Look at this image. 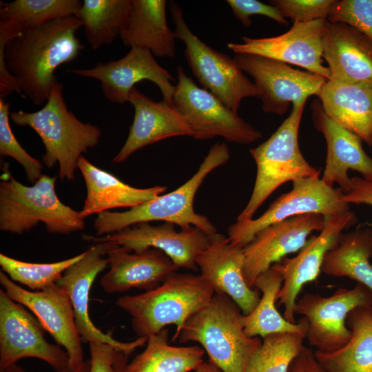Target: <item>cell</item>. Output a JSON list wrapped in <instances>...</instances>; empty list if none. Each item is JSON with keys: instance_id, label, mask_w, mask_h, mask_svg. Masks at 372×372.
Here are the masks:
<instances>
[{"instance_id": "cell-5", "label": "cell", "mask_w": 372, "mask_h": 372, "mask_svg": "<svg viewBox=\"0 0 372 372\" xmlns=\"http://www.w3.org/2000/svg\"><path fill=\"white\" fill-rule=\"evenodd\" d=\"M241 312L229 296L215 293L206 305L185 322L178 340L180 343H200L209 362L223 372H245L262 340L245 333Z\"/></svg>"}, {"instance_id": "cell-37", "label": "cell", "mask_w": 372, "mask_h": 372, "mask_svg": "<svg viewBox=\"0 0 372 372\" xmlns=\"http://www.w3.org/2000/svg\"><path fill=\"white\" fill-rule=\"evenodd\" d=\"M10 103L0 99V156H10L18 162L28 181L34 184L43 175V165L29 154L16 138L10 125Z\"/></svg>"}, {"instance_id": "cell-33", "label": "cell", "mask_w": 372, "mask_h": 372, "mask_svg": "<svg viewBox=\"0 0 372 372\" xmlns=\"http://www.w3.org/2000/svg\"><path fill=\"white\" fill-rule=\"evenodd\" d=\"M131 0H84L77 18L93 50L112 44L125 28Z\"/></svg>"}, {"instance_id": "cell-4", "label": "cell", "mask_w": 372, "mask_h": 372, "mask_svg": "<svg viewBox=\"0 0 372 372\" xmlns=\"http://www.w3.org/2000/svg\"><path fill=\"white\" fill-rule=\"evenodd\" d=\"M225 143H216L209 149L198 171L186 183L167 194L160 195L122 212L104 211L97 214L94 227L98 236L119 231L141 223L163 221L178 225L181 229L196 227L209 236L217 233L209 219L194 209L195 195L206 176L229 159Z\"/></svg>"}, {"instance_id": "cell-14", "label": "cell", "mask_w": 372, "mask_h": 372, "mask_svg": "<svg viewBox=\"0 0 372 372\" xmlns=\"http://www.w3.org/2000/svg\"><path fill=\"white\" fill-rule=\"evenodd\" d=\"M0 283L7 296L29 309L56 343L65 349L70 367H76L84 362L82 339L65 289L56 283L41 291H30L16 284L2 271Z\"/></svg>"}, {"instance_id": "cell-29", "label": "cell", "mask_w": 372, "mask_h": 372, "mask_svg": "<svg viewBox=\"0 0 372 372\" xmlns=\"http://www.w3.org/2000/svg\"><path fill=\"white\" fill-rule=\"evenodd\" d=\"M283 283L278 264H274L256 278L254 287L262 293L256 308L242 314L241 323L245 333L251 338L278 333H297L306 337L308 323L302 318L297 323L287 320L278 311L276 303Z\"/></svg>"}, {"instance_id": "cell-38", "label": "cell", "mask_w": 372, "mask_h": 372, "mask_svg": "<svg viewBox=\"0 0 372 372\" xmlns=\"http://www.w3.org/2000/svg\"><path fill=\"white\" fill-rule=\"evenodd\" d=\"M327 21L346 23L372 41V0H335Z\"/></svg>"}, {"instance_id": "cell-17", "label": "cell", "mask_w": 372, "mask_h": 372, "mask_svg": "<svg viewBox=\"0 0 372 372\" xmlns=\"http://www.w3.org/2000/svg\"><path fill=\"white\" fill-rule=\"evenodd\" d=\"M77 76L97 79L104 97L113 103L128 102L129 94L136 83L149 81L158 87L163 100L172 104L175 85L173 76L161 67L152 52L141 48H132L123 57L105 63H98L87 69L68 71Z\"/></svg>"}, {"instance_id": "cell-31", "label": "cell", "mask_w": 372, "mask_h": 372, "mask_svg": "<svg viewBox=\"0 0 372 372\" xmlns=\"http://www.w3.org/2000/svg\"><path fill=\"white\" fill-rule=\"evenodd\" d=\"M372 230L359 226L342 233L338 243L327 252L322 271L330 276L347 277L372 290Z\"/></svg>"}, {"instance_id": "cell-3", "label": "cell", "mask_w": 372, "mask_h": 372, "mask_svg": "<svg viewBox=\"0 0 372 372\" xmlns=\"http://www.w3.org/2000/svg\"><path fill=\"white\" fill-rule=\"evenodd\" d=\"M215 293L201 275L174 272L160 286L134 296H124L115 304L131 317L138 338H149L167 325L176 327V341L185 322L206 305Z\"/></svg>"}, {"instance_id": "cell-8", "label": "cell", "mask_w": 372, "mask_h": 372, "mask_svg": "<svg viewBox=\"0 0 372 372\" xmlns=\"http://www.w3.org/2000/svg\"><path fill=\"white\" fill-rule=\"evenodd\" d=\"M170 10L176 26L175 37L184 43L187 64L203 88L236 112L242 99L258 96L254 83L233 58L216 51L196 36L185 23L182 9L177 3L172 2Z\"/></svg>"}, {"instance_id": "cell-2", "label": "cell", "mask_w": 372, "mask_h": 372, "mask_svg": "<svg viewBox=\"0 0 372 372\" xmlns=\"http://www.w3.org/2000/svg\"><path fill=\"white\" fill-rule=\"evenodd\" d=\"M63 90L57 81L41 110L12 112L10 118L14 124L29 126L39 135L45 147L43 164L48 169L58 165L59 178L72 181L80 158L99 144L102 132L96 125L80 121L68 108Z\"/></svg>"}, {"instance_id": "cell-26", "label": "cell", "mask_w": 372, "mask_h": 372, "mask_svg": "<svg viewBox=\"0 0 372 372\" xmlns=\"http://www.w3.org/2000/svg\"><path fill=\"white\" fill-rule=\"evenodd\" d=\"M82 174L86 197L81 216L86 217L118 207H134L160 196L167 189L164 186L137 188L130 186L114 175L101 169L82 156L78 162Z\"/></svg>"}, {"instance_id": "cell-36", "label": "cell", "mask_w": 372, "mask_h": 372, "mask_svg": "<svg viewBox=\"0 0 372 372\" xmlns=\"http://www.w3.org/2000/svg\"><path fill=\"white\" fill-rule=\"evenodd\" d=\"M85 251L72 258L50 263H33L0 254L1 271L14 281L37 291L54 284L65 270L81 259Z\"/></svg>"}, {"instance_id": "cell-42", "label": "cell", "mask_w": 372, "mask_h": 372, "mask_svg": "<svg viewBox=\"0 0 372 372\" xmlns=\"http://www.w3.org/2000/svg\"><path fill=\"white\" fill-rule=\"evenodd\" d=\"M342 200L347 204H365L372 207V179L362 176L351 178L348 190L343 193Z\"/></svg>"}, {"instance_id": "cell-32", "label": "cell", "mask_w": 372, "mask_h": 372, "mask_svg": "<svg viewBox=\"0 0 372 372\" xmlns=\"http://www.w3.org/2000/svg\"><path fill=\"white\" fill-rule=\"evenodd\" d=\"M168 330L148 338L145 350L125 367V372H189L203 363L204 349L198 346L173 347Z\"/></svg>"}, {"instance_id": "cell-24", "label": "cell", "mask_w": 372, "mask_h": 372, "mask_svg": "<svg viewBox=\"0 0 372 372\" xmlns=\"http://www.w3.org/2000/svg\"><path fill=\"white\" fill-rule=\"evenodd\" d=\"M128 102L134 110L133 123L112 163H123L138 149L165 138L191 136L189 127L172 104L164 100L154 101L136 87L130 90Z\"/></svg>"}, {"instance_id": "cell-47", "label": "cell", "mask_w": 372, "mask_h": 372, "mask_svg": "<svg viewBox=\"0 0 372 372\" xmlns=\"http://www.w3.org/2000/svg\"><path fill=\"white\" fill-rule=\"evenodd\" d=\"M0 31H1V30H0ZM6 31H7V30H6ZM9 33H10V32H9ZM11 37H12V35H11ZM15 84H16V82H15ZM14 86H15V85H14ZM13 87H12V88H13ZM12 88H10V89H12ZM2 89H5V88H2ZM7 90H9V89H7Z\"/></svg>"}, {"instance_id": "cell-43", "label": "cell", "mask_w": 372, "mask_h": 372, "mask_svg": "<svg viewBox=\"0 0 372 372\" xmlns=\"http://www.w3.org/2000/svg\"><path fill=\"white\" fill-rule=\"evenodd\" d=\"M288 372H326L317 360L315 352L304 346L294 359Z\"/></svg>"}, {"instance_id": "cell-41", "label": "cell", "mask_w": 372, "mask_h": 372, "mask_svg": "<svg viewBox=\"0 0 372 372\" xmlns=\"http://www.w3.org/2000/svg\"><path fill=\"white\" fill-rule=\"evenodd\" d=\"M90 372H116L114 362L118 350L114 346L99 342H90Z\"/></svg>"}, {"instance_id": "cell-45", "label": "cell", "mask_w": 372, "mask_h": 372, "mask_svg": "<svg viewBox=\"0 0 372 372\" xmlns=\"http://www.w3.org/2000/svg\"><path fill=\"white\" fill-rule=\"evenodd\" d=\"M130 355L126 353L119 351L116 356L114 366L116 372H125L127 358Z\"/></svg>"}, {"instance_id": "cell-35", "label": "cell", "mask_w": 372, "mask_h": 372, "mask_svg": "<svg viewBox=\"0 0 372 372\" xmlns=\"http://www.w3.org/2000/svg\"><path fill=\"white\" fill-rule=\"evenodd\" d=\"M305 338L297 333H278L264 337L245 372H288L304 347Z\"/></svg>"}, {"instance_id": "cell-18", "label": "cell", "mask_w": 372, "mask_h": 372, "mask_svg": "<svg viewBox=\"0 0 372 372\" xmlns=\"http://www.w3.org/2000/svg\"><path fill=\"white\" fill-rule=\"evenodd\" d=\"M327 19L293 23L285 33L272 37H242V43H228L236 54H253L303 68L331 79V72L322 60L323 37Z\"/></svg>"}, {"instance_id": "cell-12", "label": "cell", "mask_w": 372, "mask_h": 372, "mask_svg": "<svg viewBox=\"0 0 372 372\" xmlns=\"http://www.w3.org/2000/svg\"><path fill=\"white\" fill-rule=\"evenodd\" d=\"M237 65L254 81L262 109L266 113L283 115L290 103H306L312 95L318 96L328 81L311 72L293 69L288 64L253 54H236Z\"/></svg>"}, {"instance_id": "cell-25", "label": "cell", "mask_w": 372, "mask_h": 372, "mask_svg": "<svg viewBox=\"0 0 372 372\" xmlns=\"http://www.w3.org/2000/svg\"><path fill=\"white\" fill-rule=\"evenodd\" d=\"M322 57L330 81L372 85V41L354 28L327 20Z\"/></svg>"}, {"instance_id": "cell-16", "label": "cell", "mask_w": 372, "mask_h": 372, "mask_svg": "<svg viewBox=\"0 0 372 372\" xmlns=\"http://www.w3.org/2000/svg\"><path fill=\"white\" fill-rule=\"evenodd\" d=\"M82 238L96 243H114L135 253L157 249L178 268L194 271L198 269V256L209 242V236L196 227L177 231L174 224L166 222L158 225L141 223L103 236L83 234Z\"/></svg>"}, {"instance_id": "cell-46", "label": "cell", "mask_w": 372, "mask_h": 372, "mask_svg": "<svg viewBox=\"0 0 372 372\" xmlns=\"http://www.w3.org/2000/svg\"><path fill=\"white\" fill-rule=\"evenodd\" d=\"M195 372H221L216 365L211 362L202 363L196 370Z\"/></svg>"}, {"instance_id": "cell-21", "label": "cell", "mask_w": 372, "mask_h": 372, "mask_svg": "<svg viewBox=\"0 0 372 372\" xmlns=\"http://www.w3.org/2000/svg\"><path fill=\"white\" fill-rule=\"evenodd\" d=\"M104 243L109 270L100 284L105 293H122L133 288L150 291L179 269L159 249L132 253L118 245Z\"/></svg>"}, {"instance_id": "cell-13", "label": "cell", "mask_w": 372, "mask_h": 372, "mask_svg": "<svg viewBox=\"0 0 372 372\" xmlns=\"http://www.w3.org/2000/svg\"><path fill=\"white\" fill-rule=\"evenodd\" d=\"M25 308L0 289V372L27 358L43 360L56 372L68 367L65 350L45 340V329Z\"/></svg>"}, {"instance_id": "cell-23", "label": "cell", "mask_w": 372, "mask_h": 372, "mask_svg": "<svg viewBox=\"0 0 372 372\" xmlns=\"http://www.w3.org/2000/svg\"><path fill=\"white\" fill-rule=\"evenodd\" d=\"M311 118L315 128L321 132L327 143V158L322 180L328 186L335 183L345 193L349 187V170L362 178L372 179V157L364 150L362 139L353 132L332 120L324 111L321 103L311 104Z\"/></svg>"}, {"instance_id": "cell-6", "label": "cell", "mask_w": 372, "mask_h": 372, "mask_svg": "<svg viewBox=\"0 0 372 372\" xmlns=\"http://www.w3.org/2000/svg\"><path fill=\"white\" fill-rule=\"evenodd\" d=\"M56 176L43 174L32 186L11 176L0 183V230L21 235L39 223L51 234L83 230L81 212L63 204L55 191Z\"/></svg>"}, {"instance_id": "cell-34", "label": "cell", "mask_w": 372, "mask_h": 372, "mask_svg": "<svg viewBox=\"0 0 372 372\" xmlns=\"http://www.w3.org/2000/svg\"><path fill=\"white\" fill-rule=\"evenodd\" d=\"M82 1L79 0H15L1 2V20L10 21L22 30L50 21L77 17Z\"/></svg>"}, {"instance_id": "cell-39", "label": "cell", "mask_w": 372, "mask_h": 372, "mask_svg": "<svg viewBox=\"0 0 372 372\" xmlns=\"http://www.w3.org/2000/svg\"><path fill=\"white\" fill-rule=\"evenodd\" d=\"M335 0H271L283 17L293 23H305L316 19H327Z\"/></svg>"}, {"instance_id": "cell-22", "label": "cell", "mask_w": 372, "mask_h": 372, "mask_svg": "<svg viewBox=\"0 0 372 372\" xmlns=\"http://www.w3.org/2000/svg\"><path fill=\"white\" fill-rule=\"evenodd\" d=\"M243 248L234 245L228 237L216 233L209 236L207 247L199 254L196 265L201 276L212 286L215 293L229 296L249 314L260 299L259 291L248 286L244 274Z\"/></svg>"}, {"instance_id": "cell-15", "label": "cell", "mask_w": 372, "mask_h": 372, "mask_svg": "<svg viewBox=\"0 0 372 372\" xmlns=\"http://www.w3.org/2000/svg\"><path fill=\"white\" fill-rule=\"evenodd\" d=\"M357 222L356 215L350 210L324 216L320 234L309 237L297 256L285 258L278 263L283 276L278 295V304L284 306L283 316L287 320L296 322L294 307L302 287L317 280L327 252L336 247L342 231Z\"/></svg>"}, {"instance_id": "cell-11", "label": "cell", "mask_w": 372, "mask_h": 372, "mask_svg": "<svg viewBox=\"0 0 372 372\" xmlns=\"http://www.w3.org/2000/svg\"><path fill=\"white\" fill-rule=\"evenodd\" d=\"M372 306V290L360 283L351 289L339 288L333 294L306 293L297 300L294 313L308 323L306 338L316 351L331 353L344 347L351 333L349 313L357 307Z\"/></svg>"}, {"instance_id": "cell-30", "label": "cell", "mask_w": 372, "mask_h": 372, "mask_svg": "<svg viewBox=\"0 0 372 372\" xmlns=\"http://www.w3.org/2000/svg\"><path fill=\"white\" fill-rule=\"evenodd\" d=\"M347 325L348 342L331 353L315 351L317 360L326 372H372V306L351 311Z\"/></svg>"}, {"instance_id": "cell-28", "label": "cell", "mask_w": 372, "mask_h": 372, "mask_svg": "<svg viewBox=\"0 0 372 372\" xmlns=\"http://www.w3.org/2000/svg\"><path fill=\"white\" fill-rule=\"evenodd\" d=\"M165 0H131L127 23L120 34L123 43L149 50L160 58L176 54V37L168 27Z\"/></svg>"}, {"instance_id": "cell-19", "label": "cell", "mask_w": 372, "mask_h": 372, "mask_svg": "<svg viewBox=\"0 0 372 372\" xmlns=\"http://www.w3.org/2000/svg\"><path fill=\"white\" fill-rule=\"evenodd\" d=\"M324 217L318 214L294 216L273 223L260 231L243 247V274L254 288L258 276L290 254L299 251L313 231H321Z\"/></svg>"}, {"instance_id": "cell-1", "label": "cell", "mask_w": 372, "mask_h": 372, "mask_svg": "<svg viewBox=\"0 0 372 372\" xmlns=\"http://www.w3.org/2000/svg\"><path fill=\"white\" fill-rule=\"evenodd\" d=\"M82 21L71 16L23 30L10 40L0 34V83L14 78L20 96L37 105L46 102L58 81L55 70L75 60L85 46L76 37Z\"/></svg>"}, {"instance_id": "cell-44", "label": "cell", "mask_w": 372, "mask_h": 372, "mask_svg": "<svg viewBox=\"0 0 372 372\" xmlns=\"http://www.w3.org/2000/svg\"><path fill=\"white\" fill-rule=\"evenodd\" d=\"M90 360H85L84 362L76 367H67L59 372H90ZM1 372H26L22 367L14 364Z\"/></svg>"}, {"instance_id": "cell-10", "label": "cell", "mask_w": 372, "mask_h": 372, "mask_svg": "<svg viewBox=\"0 0 372 372\" xmlns=\"http://www.w3.org/2000/svg\"><path fill=\"white\" fill-rule=\"evenodd\" d=\"M292 183L293 188L277 198L260 216L231 225L227 229L231 243L243 248L264 228L291 217L307 214L324 217L349 211V205L342 200V191L328 186L320 175Z\"/></svg>"}, {"instance_id": "cell-9", "label": "cell", "mask_w": 372, "mask_h": 372, "mask_svg": "<svg viewBox=\"0 0 372 372\" xmlns=\"http://www.w3.org/2000/svg\"><path fill=\"white\" fill-rule=\"evenodd\" d=\"M178 81L172 105L187 124L191 137L197 140L216 136L228 142L250 144L262 133L229 109L209 91L198 86L181 66L177 68Z\"/></svg>"}, {"instance_id": "cell-20", "label": "cell", "mask_w": 372, "mask_h": 372, "mask_svg": "<svg viewBox=\"0 0 372 372\" xmlns=\"http://www.w3.org/2000/svg\"><path fill=\"white\" fill-rule=\"evenodd\" d=\"M104 242H99L86 250L83 257L68 268L56 283L65 289L70 298L76 325L83 341L109 344L130 355L145 344L147 338H138L130 342L118 341L111 334L98 329L89 316L92 285L96 276L108 266Z\"/></svg>"}, {"instance_id": "cell-27", "label": "cell", "mask_w": 372, "mask_h": 372, "mask_svg": "<svg viewBox=\"0 0 372 372\" xmlns=\"http://www.w3.org/2000/svg\"><path fill=\"white\" fill-rule=\"evenodd\" d=\"M318 97L332 120L372 146V85L329 80Z\"/></svg>"}, {"instance_id": "cell-40", "label": "cell", "mask_w": 372, "mask_h": 372, "mask_svg": "<svg viewBox=\"0 0 372 372\" xmlns=\"http://www.w3.org/2000/svg\"><path fill=\"white\" fill-rule=\"evenodd\" d=\"M226 2L231 8L235 17L245 27L251 25L250 17L254 15L269 17L283 25L289 24L279 10L271 4H265L257 0H227Z\"/></svg>"}, {"instance_id": "cell-7", "label": "cell", "mask_w": 372, "mask_h": 372, "mask_svg": "<svg viewBox=\"0 0 372 372\" xmlns=\"http://www.w3.org/2000/svg\"><path fill=\"white\" fill-rule=\"evenodd\" d=\"M305 103L292 105L288 117L265 142L249 152L256 165V176L250 198L236 221L253 218L265 200L279 187L289 181L318 176L302 155L298 132Z\"/></svg>"}]
</instances>
